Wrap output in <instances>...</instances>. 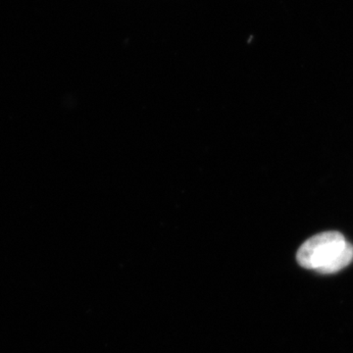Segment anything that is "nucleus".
<instances>
[{
    "label": "nucleus",
    "instance_id": "nucleus-1",
    "mask_svg": "<svg viewBox=\"0 0 353 353\" xmlns=\"http://www.w3.org/2000/svg\"><path fill=\"white\" fill-rule=\"evenodd\" d=\"M296 260L301 267L321 274H334L353 260V245L339 232H325L309 239L299 248Z\"/></svg>",
    "mask_w": 353,
    "mask_h": 353
}]
</instances>
